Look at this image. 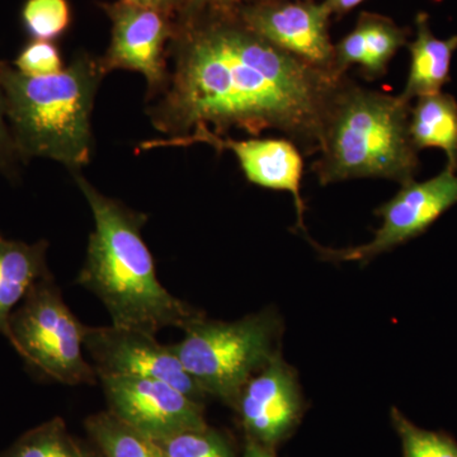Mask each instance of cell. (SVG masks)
I'll return each mask as SVG.
<instances>
[{
    "label": "cell",
    "instance_id": "603a6c76",
    "mask_svg": "<svg viewBox=\"0 0 457 457\" xmlns=\"http://www.w3.org/2000/svg\"><path fill=\"white\" fill-rule=\"evenodd\" d=\"M14 66L29 77H49L64 71L62 53L53 41L32 40L20 51Z\"/></svg>",
    "mask_w": 457,
    "mask_h": 457
},
{
    "label": "cell",
    "instance_id": "cb8c5ba5",
    "mask_svg": "<svg viewBox=\"0 0 457 457\" xmlns=\"http://www.w3.org/2000/svg\"><path fill=\"white\" fill-rule=\"evenodd\" d=\"M5 114V99L0 83V170H8L18 158L16 145L12 137L11 129L7 125Z\"/></svg>",
    "mask_w": 457,
    "mask_h": 457
},
{
    "label": "cell",
    "instance_id": "9c48e42d",
    "mask_svg": "<svg viewBox=\"0 0 457 457\" xmlns=\"http://www.w3.org/2000/svg\"><path fill=\"white\" fill-rule=\"evenodd\" d=\"M237 16L273 46L336 78L335 45L329 35L332 13L324 3L251 0L237 8Z\"/></svg>",
    "mask_w": 457,
    "mask_h": 457
},
{
    "label": "cell",
    "instance_id": "d6986e66",
    "mask_svg": "<svg viewBox=\"0 0 457 457\" xmlns=\"http://www.w3.org/2000/svg\"><path fill=\"white\" fill-rule=\"evenodd\" d=\"M8 457H86L60 418L50 420L21 438Z\"/></svg>",
    "mask_w": 457,
    "mask_h": 457
},
{
    "label": "cell",
    "instance_id": "ffe728a7",
    "mask_svg": "<svg viewBox=\"0 0 457 457\" xmlns=\"http://www.w3.org/2000/svg\"><path fill=\"white\" fill-rule=\"evenodd\" d=\"M21 18L32 40L54 41L71 26V8L68 0H26Z\"/></svg>",
    "mask_w": 457,
    "mask_h": 457
},
{
    "label": "cell",
    "instance_id": "ac0fdd59",
    "mask_svg": "<svg viewBox=\"0 0 457 457\" xmlns=\"http://www.w3.org/2000/svg\"><path fill=\"white\" fill-rule=\"evenodd\" d=\"M86 428L104 457H167L158 442L110 411L89 417Z\"/></svg>",
    "mask_w": 457,
    "mask_h": 457
},
{
    "label": "cell",
    "instance_id": "277c9868",
    "mask_svg": "<svg viewBox=\"0 0 457 457\" xmlns=\"http://www.w3.org/2000/svg\"><path fill=\"white\" fill-rule=\"evenodd\" d=\"M104 74L101 62L86 54L49 77H29L0 60L5 114L18 158H49L73 170L88 164L90 114Z\"/></svg>",
    "mask_w": 457,
    "mask_h": 457
},
{
    "label": "cell",
    "instance_id": "30bf717a",
    "mask_svg": "<svg viewBox=\"0 0 457 457\" xmlns=\"http://www.w3.org/2000/svg\"><path fill=\"white\" fill-rule=\"evenodd\" d=\"M112 22L111 45L99 59L104 73L123 69L145 77L152 95L163 92L170 73L165 53L176 33L173 18L125 0L102 4Z\"/></svg>",
    "mask_w": 457,
    "mask_h": 457
},
{
    "label": "cell",
    "instance_id": "4fadbf2b",
    "mask_svg": "<svg viewBox=\"0 0 457 457\" xmlns=\"http://www.w3.org/2000/svg\"><path fill=\"white\" fill-rule=\"evenodd\" d=\"M236 408L249 438L275 446L293 431L302 411L299 384L293 369L275 354L245 385Z\"/></svg>",
    "mask_w": 457,
    "mask_h": 457
},
{
    "label": "cell",
    "instance_id": "4316f807",
    "mask_svg": "<svg viewBox=\"0 0 457 457\" xmlns=\"http://www.w3.org/2000/svg\"><path fill=\"white\" fill-rule=\"evenodd\" d=\"M365 0H324V5L329 9L330 13L338 17L350 13L354 8L359 7Z\"/></svg>",
    "mask_w": 457,
    "mask_h": 457
},
{
    "label": "cell",
    "instance_id": "6da1fadb",
    "mask_svg": "<svg viewBox=\"0 0 457 457\" xmlns=\"http://www.w3.org/2000/svg\"><path fill=\"white\" fill-rule=\"evenodd\" d=\"M174 69L150 110L156 129L183 137L197 125L224 135L282 132L305 155L317 154L339 84L249 29L237 9H191L177 18Z\"/></svg>",
    "mask_w": 457,
    "mask_h": 457
},
{
    "label": "cell",
    "instance_id": "52a82bcc",
    "mask_svg": "<svg viewBox=\"0 0 457 457\" xmlns=\"http://www.w3.org/2000/svg\"><path fill=\"white\" fill-rule=\"evenodd\" d=\"M456 204L457 171L446 168L431 179L403 185L392 200L381 204L375 213L383 222L366 245L332 249L305 237L328 261L369 262L420 237Z\"/></svg>",
    "mask_w": 457,
    "mask_h": 457
},
{
    "label": "cell",
    "instance_id": "e0dca14e",
    "mask_svg": "<svg viewBox=\"0 0 457 457\" xmlns=\"http://www.w3.org/2000/svg\"><path fill=\"white\" fill-rule=\"evenodd\" d=\"M409 135L418 153L427 147L444 150L446 168L457 171V101L453 96L438 92L417 98Z\"/></svg>",
    "mask_w": 457,
    "mask_h": 457
},
{
    "label": "cell",
    "instance_id": "ba28073f",
    "mask_svg": "<svg viewBox=\"0 0 457 457\" xmlns=\"http://www.w3.org/2000/svg\"><path fill=\"white\" fill-rule=\"evenodd\" d=\"M84 350L92 360L99 378H144L164 381L203 403L206 394L186 371L170 345H161L155 336L117 327L84 328Z\"/></svg>",
    "mask_w": 457,
    "mask_h": 457
},
{
    "label": "cell",
    "instance_id": "3957f363",
    "mask_svg": "<svg viewBox=\"0 0 457 457\" xmlns=\"http://www.w3.org/2000/svg\"><path fill=\"white\" fill-rule=\"evenodd\" d=\"M411 104L399 96L363 88L345 78L321 131L312 165L321 186L381 179L407 185L420 170L409 135Z\"/></svg>",
    "mask_w": 457,
    "mask_h": 457
},
{
    "label": "cell",
    "instance_id": "44dd1931",
    "mask_svg": "<svg viewBox=\"0 0 457 457\" xmlns=\"http://www.w3.org/2000/svg\"><path fill=\"white\" fill-rule=\"evenodd\" d=\"M393 420L404 457H457V445L446 436L414 426L398 409H393Z\"/></svg>",
    "mask_w": 457,
    "mask_h": 457
},
{
    "label": "cell",
    "instance_id": "8fae6325",
    "mask_svg": "<svg viewBox=\"0 0 457 457\" xmlns=\"http://www.w3.org/2000/svg\"><path fill=\"white\" fill-rule=\"evenodd\" d=\"M108 411L153 440L206 428L203 403L164 381L144 378H99Z\"/></svg>",
    "mask_w": 457,
    "mask_h": 457
},
{
    "label": "cell",
    "instance_id": "8992f818",
    "mask_svg": "<svg viewBox=\"0 0 457 457\" xmlns=\"http://www.w3.org/2000/svg\"><path fill=\"white\" fill-rule=\"evenodd\" d=\"M12 312V342L29 365L59 383L97 384L92 363L84 359V324L62 296L51 275L36 281Z\"/></svg>",
    "mask_w": 457,
    "mask_h": 457
},
{
    "label": "cell",
    "instance_id": "7402d4cb",
    "mask_svg": "<svg viewBox=\"0 0 457 457\" xmlns=\"http://www.w3.org/2000/svg\"><path fill=\"white\" fill-rule=\"evenodd\" d=\"M167 457H236L225 438L206 427L156 441Z\"/></svg>",
    "mask_w": 457,
    "mask_h": 457
},
{
    "label": "cell",
    "instance_id": "83f0119b",
    "mask_svg": "<svg viewBox=\"0 0 457 457\" xmlns=\"http://www.w3.org/2000/svg\"><path fill=\"white\" fill-rule=\"evenodd\" d=\"M243 457H276L270 453L269 447L263 446V445L258 444L257 441L249 438L246 442L245 456Z\"/></svg>",
    "mask_w": 457,
    "mask_h": 457
},
{
    "label": "cell",
    "instance_id": "7a4b0ae2",
    "mask_svg": "<svg viewBox=\"0 0 457 457\" xmlns=\"http://www.w3.org/2000/svg\"><path fill=\"white\" fill-rule=\"evenodd\" d=\"M75 180L95 219L78 284L106 306L113 326L156 336L164 328L185 330L204 317L156 278L154 260L141 234L145 213L104 196L80 174Z\"/></svg>",
    "mask_w": 457,
    "mask_h": 457
},
{
    "label": "cell",
    "instance_id": "d4e9b609",
    "mask_svg": "<svg viewBox=\"0 0 457 457\" xmlns=\"http://www.w3.org/2000/svg\"><path fill=\"white\" fill-rule=\"evenodd\" d=\"M125 2L163 12L174 21L183 16L189 9V0H125Z\"/></svg>",
    "mask_w": 457,
    "mask_h": 457
},
{
    "label": "cell",
    "instance_id": "2e32d148",
    "mask_svg": "<svg viewBox=\"0 0 457 457\" xmlns=\"http://www.w3.org/2000/svg\"><path fill=\"white\" fill-rule=\"evenodd\" d=\"M46 242L27 245L0 236V335L12 342L11 319L36 281L49 275Z\"/></svg>",
    "mask_w": 457,
    "mask_h": 457
},
{
    "label": "cell",
    "instance_id": "484cf974",
    "mask_svg": "<svg viewBox=\"0 0 457 457\" xmlns=\"http://www.w3.org/2000/svg\"><path fill=\"white\" fill-rule=\"evenodd\" d=\"M251 0H189V9H237Z\"/></svg>",
    "mask_w": 457,
    "mask_h": 457
},
{
    "label": "cell",
    "instance_id": "9a60e30c",
    "mask_svg": "<svg viewBox=\"0 0 457 457\" xmlns=\"http://www.w3.org/2000/svg\"><path fill=\"white\" fill-rule=\"evenodd\" d=\"M411 66L407 84L400 97L411 104L414 98L441 92L450 82L451 62L457 51V35L438 38L433 35L427 13L417 14L416 38L408 42Z\"/></svg>",
    "mask_w": 457,
    "mask_h": 457
},
{
    "label": "cell",
    "instance_id": "5b68a950",
    "mask_svg": "<svg viewBox=\"0 0 457 457\" xmlns=\"http://www.w3.org/2000/svg\"><path fill=\"white\" fill-rule=\"evenodd\" d=\"M185 335L170 345L183 368L206 396L234 407L249 378L275 356V320L267 314L230 323L203 317L189 324Z\"/></svg>",
    "mask_w": 457,
    "mask_h": 457
},
{
    "label": "cell",
    "instance_id": "5bb4252c",
    "mask_svg": "<svg viewBox=\"0 0 457 457\" xmlns=\"http://www.w3.org/2000/svg\"><path fill=\"white\" fill-rule=\"evenodd\" d=\"M409 36L411 29L396 25L392 18L362 12L354 29L335 45L333 75L343 79L351 66L359 65L370 80L384 77L393 57L407 46Z\"/></svg>",
    "mask_w": 457,
    "mask_h": 457
},
{
    "label": "cell",
    "instance_id": "7c38bea8",
    "mask_svg": "<svg viewBox=\"0 0 457 457\" xmlns=\"http://www.w3.org/2000/svg\"><path fill=\"white\" fill-rule=\"evenodd\" d=\"M206 144L218 152L233 153L246 179L260 187L288 192L294 198L297 212V228L306 233L303 224L305 203L302 197V179L303 174V153L299 147L287 139H251L236 140L218 135L206 125H197L183 137L170 139L149 140L140 144V150L158 147L191 146Z\"/></svg>",
    "mask_w": 457,
    "mask_h": 457
}]
</instances>
